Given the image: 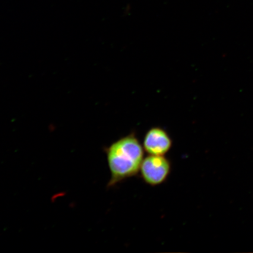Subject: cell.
I'll list each match as a JSON object with an SVG mask.
<instances>
[{"instance_id": "cell-1", "label": "cell", "mask_w": 253, "mask_h": 253, "mask_svg": "<svg viewBox=\"0 0 253 253\" xmlns=\"http://www.w3.org/2000/svg\"><path fill=\"white\" fill-rule=\"evenodd\" d=\"M104 150L111 175L107 188L114 187L140 172L145 151L135 132L119 138Z\"/></svg>"}, {"instance_id": "cell-2", "label": "cell", "mask_w": 253, "mask_h": 253, "mask_svg": "<svg viewBox=\"0 0 253 253\" xmlns=\"http://www.w3.org/2000/svg\"><path fill=\"white\" fill-rule=\"evenodd\" d=\"M171 169V163L165 156L148 154L144 158L139 173L145 183L156 186L167 181Z\"/></svg>"}, {"instance_id": "cell-3", "label": "cell", "mask_w": 253, "mask_h": 253, "mask_svg": "<svg viewBox=\"0 0 253 253\" xmlns=\"http://www.w3.org/2000/svg\"><path fill=\"white\" fill-rule=\"evenodd\" d=\"M172 144V138L165 129L154 126L145 134L142 146L148 154L166 156L171 149Z\"/></svg>"}]
</instances>
